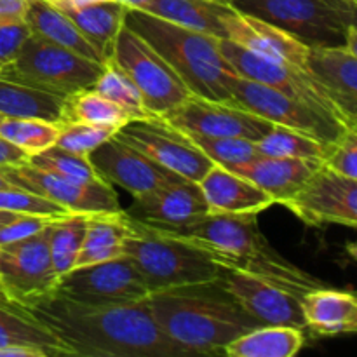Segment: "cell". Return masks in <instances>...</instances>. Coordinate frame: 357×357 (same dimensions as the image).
I'll use <instances>...</instances> for the list:
<instances>
[{"instance_id":"11","label":"cell","mask_w":357,"mask_h":357,"mask_svg":"<svg viewBox=\"0 0 357 357\" xmlns=\"http://www.w3.org/2000/svg\"><path fill=\"white\" fill-rule=\"evenodd\" d=\"M115 136L171 173L197 183L213 166L211 160L185 132L169 126L160 117L129 121L117 129Z\"/></svg>"},{"instance_id":"22","label":"cell","mask_w":357,"mask_h":357,"mask_svg":"<svg viewBox=\"0 0 357 357\" xmlns=\"http://www.w3.org/2000/svg\"><path fill=\"white\" fill-rule=\"evenodd\" d=\"M319 164L321 160L316 159L271 157L258 153L253 159L234 166L230 171L267 192L274 199V204H282L305 183Z\"/></svg>"},{"instance_id":"38","label":"cell","mask_w":357,"mask_h":357,"mask_svg":"<svg viewBox=\"0 0 357 357\" xmlns=\"http://www.w3.org/2000/svg\"><path fill=\"white\" fill-rule=\"evenodd\" d=\"M26 162L33 164V166L47 169L51 173L59 174V176L66 178V180L79 181V183H96V181H105L98 176L94 171L93 164L89 159L84 155H77V153L66 152V150L58 149L56 145L49 146L47 150L35 155L28 157Z\"/></svg>"},{"instance_id":"4","label":"cell","mask_w":357,"mask_h":357,"mask_svg":"<svg viewBox=\"0 0 357 357\" xmlns=\"http://www.w3.org/2000/svg\"><path fill=\"white\" fill-rule=\"evenodd\" d=\"M124 24L166 59L190 94L227 103L232 101L230 86L237 73L220 52L218 37L131 7L126 10Z\"/></svg>"},{"instance_id":"39","label":"cell","mask_w":357,"mask_h":357,"mask_svg":"<svg viewBox=\"0 0 357 357\" xmlns=\"http://www.w3.org/2000/svg\"><path fill=\"white\" fill-rule=\"evenodd\" d=\"M115 129L103 128V126L84 124V122L65 121L59 124L58 138L54 145L66 152L77 153V155L87 157L96 146L107 142L115 135Z\"/></svg>"},{"instance_id":"43","label":"cell","mask_w":357,"mask_h":357,"mask_svg":"<svg viewBox=\"0 0 357 357\" xmlns=\"http://www.w3.org/2000/svg\"><path fill=\"white\" fill-rule=\"evenodd\" d=\"M58 216H44V215H17L3 227H0V248L7 244L20 243L35 236L40 230H44L49 223Z\"/></svg>"},{"instance_id":"47","label":"cell","mask_w":357,"mask_h":357,"mask_svg":"<svg viewBox=\"0 0 357 357\" xmlns=\"http://www.w3.org/2000/svg\"><path fill=\"white\" fill-rule=\"evenodd\" d=\"M17 215H20V213H10V211H3V209H0V227H3L6 223H9L10 220L16 218Z\"/></svg>"},{"instance_id":"21","label":"cell","mask_w":357,"mask_h":357,"mask_svg":"<svg viewBox=\"0 0 357 357\" xmlns=\"http://www.w3.org/2000/svg\"><path fill=\"white\" fill-rule=\"evenodd\" d=\"M209 213L229 215H260L274 206V199L241 174L213 164L211 169L199 181Z\"/></svg>"},{"instance_id":"36","label":"cell","mask_w":357,"mask_h":357,"mask_svg":"<svg viewBox=\"0 0 357 357\" xmlns=\"http://www.w3.org/2000/svg\"><path fill=\"white\" fill-rule=\"evenodd\" d=\"M93 89L121 107L126 114L131 117V121L150 117L149 112L143 107V100L139 91L135 84L117 68L112 61H105L103 72L100 73L98 80L94 82Z\"/></svg>"},{"instance_id":"27","label":"cell","mask_w":357,"mask_h":357,"mask_svg":"<svg viewBox=\"0 0 357 357\" xmlns=\"http://www.w3.org/2000/svg\"><path fill=\"white\" fill-rule=\"evenodd\" d=\"M139 10L190 30L227 38L223 20L232 13L234 7L220 0H150Z\"/></svg>"},{"instance_id":"23","label":"cell","mask_w":357,"mask_h":357,"mask_svg":"<svg viewBox=\"0 0 357 357\" xmlns=\"http://www.w3.org/2000/svg\"><path fill=\"white\" fill-rule=\"evenodd\" d=\"M309 70L357 124V58L347 45L310 47Z\"/></svg>"},{"instance_id":"34","label":"cell","mask_w":357,"mask_h":357,"mask_svg":"<svg viewBox=\"0 0 357 357\" xmlns=\"http://www.w3.org/2000/svg\"><path fill=\"white\" fill-rule=\"evenodd\" d=\"M257 149L261 155L323 160L326 143L305 132L295 131L284 126H274L260 142H257Z\"/></svg>"},{"instance_id":"41","label":"cell","mask_w":357,"mask_h":357,"mask_svg":"<svg viewBox=\"0 0 357 357\" xmlns=\"http://www.w3.org/2000/svg\"><path fill=\"white\" fill-rule=\"evenodd\" d=\"M321 164L342 176L357 180V129H347L337 139L326 143Z\"/></svg>"},{"instance_id":"29","label":"cell","mask_w":357,"mask_h":357,"mask_svg":"<svg viewBox=\"0 0 357 357\" xmlns=\"http://www.w3.org/2000/svg\"><path fill=\"white\" fill-rule=\"evenodd\" d=\"M73 21L80 33L93 44L107 61L115 37L124 24L128 6L115 0H98L72 9H59Z\"/></svg>"},{"instance_id":"3","label":"cell","mask_w":357,"mask_h":357,"mask_svg":"<svg viewBox=\"0 0 357 357\" xmlns=\"http://www.w3.org/2000/svg\"><path fill=\"white\" fill-rule=\"evenodd\" d=\"M146 302L157 326L187 354H223L229 342L261 326L220 279L153 291Z\"/></svg>"},{"instance_id":"13","label":"cell","mask_w":357,"mask_h":357,"mask_svg":"<svg viewBox=\"0 0 357 357\" xmlns=\"http://www.w3.org/2000/svg\"><path fill=\"white\" fill-rule=\"evenodd\" d=\"M2 171L13 185L49 199L68 213L96 215V213L122 211L117 194L107 181L79 183L30 162L6 166L2 167Z\"/></svg>"},{"instance_id":"8","label":"cell","mask_w":357,"mask_h":357,"mask_svg":"<svg viewBox=\"0 0 357 357\" xmlns=\"http://www.w3.org/2000/svg\"><path fill=\"white\" fill-rule=\"evenodd\" d=\"M108 61L135 84L150 117H162L190 94L166 59L126 24L115 37Z\"/></svg>"},{"instance_id":"6","label":"cell","mask_w":357,"mask_h":357,"mask_svg":"<svg viewBox=\"0 0 357 357\" xmlns=\"http://www.w3.org/2000/svg\"><path fill=\"white\" fill-rule=\"evenodd\" d=\"M229 6L281 28L309 49L347 45L356 28L351 0H229Z\"/></svg>"},{"instance_id":"14","label":"cell","mask_w":357,"mask_h":357,"mask_svg":"<svg viewBox=\"0 0 357 357\" xmlns=\"http://www.w3.org/2000/svg\"><path fill=\"white\" fill-rule=\"evenodd\" d=\"M281 206L309 225H337L354 229L357 223V180L345 178L319 164L305 183Z\"/></svg>"},{"instance_id":"35","label":"cell","mask_w":357,"mask_h":357,"mask_svg":"<svg viewBox=\"0 0 357 357\" xmlns=\"http://www.w3.org/2000/svg\"><path fill=\"white\" fill-rule=\"evenodd\" d=\"M59 124L42 119L0 117V136L17 149L24 150L28 157L40 153L52 146L58 138Z\"/></svg>"},{"instance_id":"17","label":"cell","mask_w":357,"mask_h":357,"mask_svg":"<svg viewBox=\"0 0 357 357\" xmlns=\"http://www.w3.org/2000/svg\"><path fill=\"white\" fill-rule=\"evenodd\" d=\"M87 159L101 180L110 185H119L129 192L132 199L149 194L159 185L178 178V174L171 173L115 135L96 146Z\"/></svg>"},{"instance_id":"25","label":"cell","mask_w":357,"mask_h":357,"mask_svg":"<svg viewBox=\"0 0 357 357\" xmlns=\"http://www.w3.org/2000/svg\"><path fill=\"white\" fill-rule=\"evenodd\" d=\"M7 345L31 347L45 357L72 356L68 347H65L0 288V349Z\"/></svg>"},{"instance_id":"20","label":"cell","mask_w":357,"mask_h":357,"mask_svg":"<svg viewBox=\"0 0 357 357\" xmlns=\"http://www.w3.org/2000/svg\"><path fill=\"white\" fill-rule=\"evenodd\" d=\"M124 211L150 225H180L206 215L209 209L197 181L178 176L149 194L135 197L131 208Z\"/></svg>"},{"instance_id":"48","label":"cell","mask_w":357,"mask_h":357,"mask_svg":"<svg viewBox=\"0 0 357 357\" xmlns=\"http://www.w3.org/2000/svg\"><path fill=\"white\" fill-rule=\"evenodd\" d=\"M7 187H14V185L10 183L9 178L6 176V173H3L2 167H0V188H7Z\"/></svg>"},{"instance_id":"5","label":"cell","mask_w":357,"mask_h":357,"mask_svg":"<svg viewBox=\"0 0 357 357\" xmlns=\"http://www.w3.org/2000/svg\"><path fill=\"white\" fill-rule=\"evenodd\" d=\"M126 218L128 236L122 244V255L135 264L150 293L222 278L225 268L201 250L131 218L128 213Z\"/></svg>"},{"instance_id":"31","label":"cell","mask_w":357,"mask_h":357,"mask_svg":"<svg viewBox=\"0 0 357 357\" xmlns=\"http://www.w3.org/2000/svg\"><path fill=\"white\" fill-rule=\"evenodd\" d=\"M65 98L0 77V117L42 119L61 124Z\"/></svg>"},{"instance_id":"2","label":"cell","mask_w":357,"mask_h":357,"mask_svg":"<svg viewBox=\"0 0 357 357\" xmlns=\"http://www.w3.org/2000/svg\"><path fill=\"white\" fill-rule=\"evenodd\" d=\"M257 216L206 213L180 225H152L208 255L227 271L246 272L265 279L302 298L323 282L279 255L258 229ZM150 225V223H149Z\"/></svg>"},{"instance_id":"1","label":"cell","mask_w":357,"mask_h":357,"mask_svg":"<svg viewBox=\"0 0 357 357\" xmlns=\"http://www.w3.org/2000/svg\"><path fill=\"white\" fill-rule=\"evenodd\" d=\"M17 303L68 347L72 356H188L157 326L146 300L128 305L87 303L52 289Z\"/></svg>"},{"instance_id":"16","label":"cell","mask_w":357,"mask_h":357,"mask_svg":"<svg viewBox=\"0 0 357 357\" xmlns=\"http://www.w3.org/2000/svg\"><path fill=\"white\" fill-rule=\"evenodd\" d=\"M58 281L49 255V225L28 239L0 248V288L16 302L52 291Z\"/></svg>"},{"instance_id":"15","label":"cell","mask_w":357,"mask_h":357,"mask_svg":"<svg viewBox=\"0 0 357 357\" xmlns=\"http://www.w3.org/2000/svg\"><path fill=\"white\" fill-rule=\"evenodd\" d=\"M162 121L181 132L204 136H230L260 142L274 124L227 101L188 94L178 107L164 114Z\"/></svg>"},{"instance_id":"24","label":"cell","mask_w":357,"mask_h":357,"mask_svg":"<svg viewBox=\"0 0 357 357\" xmlns=\"http://www.w3.org/2000/svg\"><path fill=\"white\" fill-rule=\"evenodd\" d=\"M300 305L305 328L319 337H338L357 330V300L352 293L323 286L302 295Z\"/></svg>"},{"instance_id":"9","label":"cell","mask_w":357,"mask_h":357,"mask_svg":"<svg viewBox=\"0 0 357 357\" xmlns=\"http://www.w3.org/2000/svg\"><path fill=\"white\" fill-rule=\"evenodd\" d=\"M220 52L239 77L265 84V86L335 119L347 129H357L356 122H352L345 115V112L338 107L331 94L324 89L323 84L310 72L261 58L229 38H220Z\"/></svg>"},{"instance_id":"50","label":"cell","mask_w":357,"mask_h":357,"mask_svg":"<svg viewBox=\"0 0 357 357\" xmlns=\"http://www.w3.org/2000/svg\"><path fill=\"white\" fill-rule=\"evenodd\" d=\"M351 2H356V0H351Z\"/></svg>"},{"instance_id":"45","label":"cell","mask_w":357,"mask_h":357,"mask_svg":"<svg viewBox=\"0 0 357 357\" xmlns=\"http://www.w3.org/2000/svg\"><path fill=\"white\" fill-rule=\"evenodd\" d=\"M28 0H0V21L23 20Z\"/></svg>"},{"instance_id":"12","label":"cell","mask_w":357,"mask_h":357,"mask_svg":"<svg viewBox=\"0 0 357 357\" xmlns=\"http://www.w3.org/2000/svg\"><path fill=\"white\" fill-rule=\"evenodd\" d=\"M59 293L73 300L87 303H107V305H128L149 298L138 268L128 257L72 268L59 278Z\"/></svg>"},{"instance_id":"26","label":"cell","mask_w":357,"mask_h":357,"mask_svg":"<svg viewBox=\"0 0 357 357\" xmlns=\"http://www.w3.org/2000/svg\"><path fill=\"white\" fill-rule=\"evenodd\" d=\"M24 21L30 26L31 35H35V37L44 38L51 44L61 45L68 51L77 52V54L101 63V65L105 63L100 52L80 33L73 21L63 10L51 6L45 0H28Z\"/></svg>"},{"instance_id":"44","label":"cell","mask_w":357,"mask_h":357,"mask_svg":"<svg viewBox=\"0 0 357 357\" xmlns=\"http://www.w3.org/2000/svg\"><path fill=\"white\" fill-rule=\"evenodd\" d=\"M26 160L28 153L24 150L17 149L16 145H13V143L0 136V167L17 166V164L26 162Z\"/></svg>"},{"instance_id":"32","label":"cell","mask_w":357,"mask_h":357,"mask_svg":"<svg viewBox=\"0 0 357 357\" xmlns=\"http://www.w3.org/2000/svg\"><path fill=\"white\" fill-rule=\"evenodd\" d=\"M87 215L68 213L49 223V255L58 278L73 268L86 234Z\"/></svg>"},{"instance_id":"33","label":"cell","mask_w":357,"mask_h":357,"mask_svg":"<svg viewBox=\"0 0 357 357\" xmlns=\"http://www.w3.org/2000/svg\"><path fill=\"white\" fill-rule=\"evenodd\" d=\"M65 121L103 126V128H112L117 131L122 126L128 124L131 117L121 107L112 103L110 100L101 96L91 87V89L79 91V93L65 98L63 122Z\"/></svg>"},{"instance_id":"18","label":"cell","mask_w":357,"mask_h":357,"mask_svg":"<svg viewBox=\"0 0 357 357\" xmlns=\"http://www.w3.org/2000/svg\"><path fill=\"white\" fill-rule=\"evenodd\" d=\"M223 288L261 324H281L305 330L300 298L265 279L237 271H223Z\"/></svg>"},{"instance_id":"40","label":"cell","mask_w":357,"mask_h":357,"mask_svg":"<svg viewBox=\"0 0 357 357\" xmlns=\"http://www.w3.org/2000/svg\"><path fill=\"white\" fill-rule=\"evenodd\" d=\"M0 209L10 213H20V215H44V216H63L68 215L65 208H61L56 202L33 194L30 190H24L21 187H7L0 188Z\"/></svg>"},{"instance_id":"10","label":"cell","mask_w":357,"mask_h":357,"mask_svg":"<svg viewBox=\"0 0 357 357\" xmlns=\"http://www.w3.org/2000/svg\"><path fill=\"white\" fill-rule=\"evenodd\" d=\"M230 94H232L230 103L236 107L258 115L274 126H284L305 132L323 143L333 142L342 132L347 131L344 124L314 110L309 105L300 103L265 84L244 77L237 75L232 80Z\"/></svg>"},{"instance_id":"42","label":"cell","mask_w":357,"mask_h":357,"mask_svg":"<svg viewBox=\"0 0 357 357\" xmlns=\"http://www.w3.org/2000/svg\"><path fill=\"white\" fill-rule=\"evenodd\" d=\"M31 37V30L23 20L0 21V68L9 65L20 54L24 42Z\"/></svg>"},{"instance_id":"37","label":"cell","mask_w":357,"mask_h":357,"mask_svg":"<svg viewBox=\"0 0 357 357\" xmlns=\"http://www.w3.org/2000/svg\"><path fill=\"white\" fill-rule=\"evenodd\" d=\"M195 146L216 166L232 169L237 164L258 155L257 143L246 138H230V136H204L185 132Z\"/></svg>"},{"instance_id":"19","label":"cell","mask_w":357,"mask_h":357,"mask_svg":"<svg viewBox=\"0 0 357 357\" xmlns=\"http://www.w3.org/2000/svg\"><path fill=\"white\" fill-rule=\"evenodd\" d=\"M223 28L227 38L239 44L241 47L271 61L310 72L307 61L309 47L281 28L248 14L237 13L236 9L223 20Z\"/></svg>"},{"instance_id":"30","label":"cell","mask_w":357,"mask_h":357,"mask_svg":"<svg viewBox=\"0 0 357 357\" xmlns=\"http://www.w3.org/2000/svg\"><path fill=\"white\" fill-rule=\"evenodd\" d=\"M305 344L303 330L281 324H261L223 347L230 357H293Z\"/></svg>"},{"instance_id":"49","label":"cell","mask_w":357,"mask_h":357,"mask_svg":"<svg viewBox=\"0 0 357 357\" xmlns=\"http://www.w3.org/2000/svg\"><path fill=\"white\" fill-rule=\"evenodd\" d=\"M220 2H225V3H229V0H220Z\"/></svg>"},{"instance_id":"28","label":"cell","mask_w":357,"mask_h":357,"mask_svg":"<svg viewBox=\"0 0 357 357\" xmlns=\"http://www.w3.org/2000/svg\"><path fill=\"white\" fill-rule=\"evenodd\" d=\"M128 236L126 211L87 215L86 234L73 268L122 257V244Z\"/></svg>"},{"instance_id":"7","label":"cell","mask_w":357,"mask_h":357,"mask_svg":"<svg viewBox=\"0 0 357 357\" xmlns=\"http://www.w3.org/2000/svg\"><path fill=\"white\" fill-rule=\"evenodd\" d=\"M103 65L31 35L16 59L0 68V77L68 98L79 91L91 89L103 72Z\"/></svg>"},{"instance_id":"46","label":"cell","mask_w":357,"mask_h":357,"mask_svg":"<svg viewBox=\"0 0 357 357\" xmlns=\"http://www.w3.org/2000/svg\"><path fill=\"white\" fill-rule=\"evenodd\" d=\"M0 357H45L42 352L24 345H7L0 349Z\"/></svg>"}]
</instances>
